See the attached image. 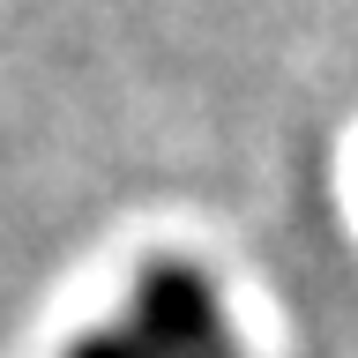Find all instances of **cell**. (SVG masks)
<instances>
[{
  "label": "cell",
  "instance_id": "1",
  "mask_svg": "<svg viewBox=\"0 0 358 358\" xmlns=\"http://www.w3.org/2000/svg\"><path fill=\"white\" fill-rule=\"evenodd\" d=\"M224 343V313H217V284L194 262H150L134 276V299L112 329L83 336L67 358H209Z\"/></svg>",
  "mask_w": 358,
  "mask_h": 358
},
{
  "label": "cell",
  "instance_id": "2",
  "mask_svg": "<svg viewBox=\"0 0 358 358\" xmlns=\"http://www.w3.org/2000/svg\"><path fill=\"white\" fill-rule=\"evenodd\" d=\"M209 358H239V351H231V343H217V351H209Z\"/></svg>",
  "mask_w": 358,
  "mask_h": 358
}]
</instances>
